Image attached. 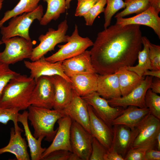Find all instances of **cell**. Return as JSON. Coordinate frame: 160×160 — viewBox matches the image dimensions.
I'll return each mask as SVG.
<instances>
[{
  "label": "cell",
  "mask_w": 160,
  "mask_h": 160,
  "mask_svg": "<svg viewBox=\"0 0 160 160\" xmlns=\"http://www.w3.org/2000/svg\"><path fill=\"white\" fill-rule=\"evenodd\" d=\"M140 25L115 24L98 33L90 51L92 64L97 73H115L133 66L142 46Z\"/></svg>",
  "instance_id": "6da1fadb"
},
{
  "label": "cell",
  "mask_w": 160,
  "mask_h": 160,
  "mask_svg": "<svg viewBox=\"0 0 160 160\" xmlns=\"http://www.w3.org/2000/svg\"><path fill=\"white\" fill-rule=\"evenodd\" d=\"M36 84L30 76L20 74L11 79L5 87L0 107L25 110L30 105L29 100Z\"/></svg>",
  "instance_id": "7a4b0ae2"
},
{
  "label": "cell",
  "mask_w": 160,
  "mask_h": 160,
  "mask_svg": "<svg viewBox=\"0 0 160 160\" xmlns=\"http://www.w3.org/2000/svg\"><path fill=\"white\" fill-rule=\"evenodd\" d=\"M28 109V119L34 129L33 135L37 139L43 137L47 141H52L57 130V129L55 130L54 129L55 123L65 116L62 111L32 105H30Z\"/></svg>",
  "instance_id": "3957f363"
},
{
  "label": "cell",
  "mask_w": 160,
  "mask_h": 160,
  "mask_svg": "<svg viewBox=\"0 0 160 160\" xmlns=\"http://www.w3.org/2000/svg\"><path fill=\"white\" fill-rule=\"evenodd\" d=\"M43 15V6L39 5L32 12L12 17L7 26L3 25L0 28L2 39L18 36L31 40L29 33L30 26L35 20L40 22Z\"/></svg>",
  "instance_id": "277c9868"
},
{
  "label": "cell",
  "mask_w": 160,
  "mask_h": 160,
  "mask_svg": "<svg viewBox=\"0 0 160 160\" xmlns=\"http://www.w3.org/2000/svg\"><path fill=\"white\" fill-rule=\"evenodd\" d=\"M1 41L5 47L4 51L0 52V63L9 65L30 59L34 44L31 40L16 36Z\"/></svg>",
  "instance_id": "5b68a950"
},
{
  "label": "cell",
  "mask_w": 160,
  "mask_h": 160,
  "mask_svg": "<svg viewBox=\"0 0 160 160\" xmlns=\"http://www.w3.org/2000/svg\"><path fill=\"white\" fill-rule=\"evenodd\" d=\"M68 28L67 21L65 19L58 25L57 30L50 28L45 34L40 35L38 38L40 43L33 48L31 60L33 61L39 59L48 52L54 50L57 44L67 42L70 36L66 35Z\"/></svg>",
  "instance_id": "8992f818"
},
{
  "label": "cell",
  "mask_w": 160,
  "mask_h": 160,
  "mask_svg": "<svg viewBox=\"0 0 160 160\" xmlns=\"http://www.w3.org/2000/svg\"><path fill=\"white\" fill-rule=\"evenodd\" d=\"M93 44V42L89 38L83 37L79 35L78 26L75 24L74 30L67 43L58 45L59 50L45 57V59L52 63L63 61L81 54Z\"/></svg>",
  "instance_id": "52a82bcc"
},
{
  "label": "cell",
  "mask_w": 160,
  "mask_h": 160,
  "mask_svg": "<svg viewBox=\"0 0 160 160\" xmlns=\"http://www.w3.org/2000/svg\"><path fill=\"white\" fill-rule=\"evenodd\" d=\"M137 127L138 133L132 148L156 149L157 137L160 132V119L150 113Z\"/></svg>",
  "instance_id": "ba28073f"
},
{
  "label": "cell",
  "mask_w": 160,
  "mask_h": 160,
  "mask_svg": "<svg viewBox=\"0 0 160 160\" xmlns=\"http://www.w3.org/2000/svg\"><path fill=\"white\" fill-rule=\"evenodd\" d=\"M93 137L82 126L72 120L70 141L72 152L81 160H89L92 151Z\"/></svg>",
  "instance_id": "9c48e42d"
},
{
  "label": "cell",
  "mask_w": 160,
  "mask_h": 160,
  "mask_svg": "<svg viewBox=\"0 0 160 160\" xmlns=\"http://www.w3.org/2000/svg\"><path fill=\"white\" fill-rule=\"evenodd\" d=\"M35 81L36 84L29 100L30 105L52 109L54 88L51 76H41Z\"/></svg>",
  "instance_id": "30bf717a"
},
{
  "label": "cell",
  "mask_w": 160,
  "mask_h": 160,
  "mask_svg": "<svg viewBox=\"0 0 160 160\" xmlns=\"http://www.w3.org/2000/svg\"><path fill=\"white\" fill-rule=\"evenodd\" d=\"M81 97L91 106L97 116L111 128L113 121L121 113L124 109L120 107L111 106L108 100L100 96L96 92Z\"/></svg>",
  "instance_id": "8fae6325"
},
{
  "label": "cell",
  "mask_w": 160,
  "mask_h": 160,
  "mask_svg": "<svg viewBox=\"0 0 160 160\" xmlns=\"http://www.w3.org/2000/svg\"><path fill=\"white\" fill-rule=\"evenodd\" d=\"M153 77L147 76L141 83L127 95L123 96L108 100L109 105L113 107L126 108L134 106L140 108H147L145 96L153 80Z\"/></svg>",
  "instance_id": "7c38bea8"
},
{
  "label": "cell",
  "mask_w": 160,
  "mask_h": 160,
  "mask_svg": "<svg viewBox=\"0 0 160 160\" xmlns=\"http://www.w3.org/2000/svg\"><path fill=\"white\" fill-rule=\"evenodd\" d=\"M62 111L65 116H69L72 120L80 124L90 133L87 104L73 88L72 99Z\"/></svg>",
  "instance_id": "4fadbf2b"
},
{
  "label": "cell",
  "mask_w": 160,
  "mask_h": 160,
  "mask_svg": "<svg viewBox=\"0 0 160 160\" xmlns=\"http://www.w3.org/2000/svg\"><path fill=\"white\" fill-rule=\"evenodd\" d=\"M62 61L54 63L49 62L43 56L33 61L25 60V66L30 71L31 78L36 80L43 76H51L55 75L60 76L71 83L70 78L64 73L62 66Z\"/></svg>",
  "instance_id": "5bb4252c"
},
{
  "label": "cell",
  "mask_w": 160,
  "mask_h": 160,
  "mask_svg": "<svg viewBox=\"0 0 160 160\" xmlns=\"http://www.w3.org/2000/svg\"><path fill=\"white\" fill-rule=\"evenodd\" d=\"M112 129L113 137L110 148L116 151L124 158L132 147L138 133V128L131 129L123 125H114Z\"/></svg>",
  "instance_id": "9a60e30c"
},
{
  "label": "cell",
  "mask_w": 160,
  "mask_h": 160,
  "mask_svg": "<svg viewBox=\"0 0 160 160\" xmlns=\"http://www.w3.org/2000/svg\"><path fill=\"white\" fill-rule=\"evenodd\" d=\"M72 120L66 116L59 119L56 134L51 145L42 154L43 160L51 152L57 150H64L72 152L70 141V130Z\"/></svg>",
  "instance_id": "2e32d148"
},
{
  "label": "cell",
  "mask_w": 160,
  "mask_h": 160,
  "mask_svg": "<svg viewBox=\"0 0 160 160\" xmlns=\"http://www.w3.org/2000/svg\"><path fill=\"white\" fill-rule=\"evenodd\" d=\"M62 66L64 73L69 78L76 74L97 73L92 63L89 50H86L76 56L63 61Z\"/></svg>",
  "instance_id": "e0dca14e"
},
{
  "label": "cell",
  "mask_w": 160,
  "mask_h": 160,
  "mask_svg": "<svg viewBox=\"0 0 160 160\" xmlns=\"http://www.w3.org/2000/svg\"><path fill=\"white\" fill-rule=\"evenodd\" d=\"M153 8L150 6L145 11L128 18H117L116 24L121 26L144 25L152 28L160 39V18Z\"/></svg>",
  "instance_id": "ac0fdd59"
},
{
  "label": "cell",
  "mask_w": 160,
  "mask_h": 160,
  "mask_svg": "<svg viewBox=\"0 0 160 160\" xmlns=\"http://www.w3.org/2000/svg\"><path fill=\"white\" fill-rule=\"evenodd\" d=\"M51 77L54 88L53 108L62 111L72 99L73 86L71 82L60 76Z\"/></svg>",
  "instance_id": "d6986e66"
},
{
  "label": "cell",
  "mask_w": 160,
  "mask_h": 160,
  "mask_svg": "<svg viewBox=\"0 0 160 160\" xmlns=\"http://www.w3.org/2000/svg\"><path fill=\"white\" fill-rule=\"evenodd\" d=\"M87 106L89 116L90 134L108 149L111 146L113 137L112 127H109L98 117L90 105L87 104Z\"/></svg>",
  "instance_id": "ffe728a7"
},
{
  "label": "cell",
  "mask_w": 160,
  "mask_h": 160,
  "mask_svg": "<svg viewBox=\"0 0 160 160\" xmlns=\"http://www.w3.org/2000/svg\"><path fill=\"white\" fill-rule=\"evenodd\" d=\"M23 131L18 126L10 128V138L8 144L0 148V155L5 153L14 154L17 160H29V155L25 138L21 136Z\"/></svg>",
  "instance_id": "44dd1931"
},
{
  "label": "cell",
  "mask_w": 160,
  "mask_h": 160,
  "mask_svg": "<svg viewBox=\"0 0 160 160\" xmlns=\"http://www.w3.org/2000/svg\"><path fill=\"white\" fill-rule=\"evenodd\" d=\"M113 121L112 125H121L131 129L137 127L150 113L147 108L129 106Z\"/></svg>",
  "instance_id": "7402d4cb"
},
{
  "label": "cell",
  "mask_w": 160,
  "mask_h": 160,
  "mask_svg": "<svg viewBox=\"0 0 160 160\" xmlns=\"http://www.w3.org/2000/svg\"><path fill=\"white\" fill-rule=\"evenodd\" d=\"M96 92L107 100L121 96L117 73L99 74Z\"/></svg>",
  "instance_id": "603a6c76"
},
{
  "label": "cell",
  "mask_w": 160,
  "mask_h": 160,
  "mask_svg": "<svg viewBox=\"0 0 160 160\" xmlns=\"http://www.w3.org/2000/svg\"><path fill=\"white\" fill-rule=\"evenodd\" d=\"M28 111H25L22 113H18L17 117L18 122L23 125L25 131V135L29 148L31 159L32 160H43L42 154L46 148L41 147L43 137L37 139L33 135L29 129L28 123Z\"/></svg>",
  "instance_id": "cb8c5ba5"
},
{
  "label": "cell",
  "mask_w": 160,
  "mask_h": 160,
  "mask_svg": "<svg viewBox=\"0 0 160 160\" xmlns=\"http://www.w3.org/2000/svg\"><path fill=\"white\" fill-rule=\"evenodd\" d=\"M99 74L97 73L74 75L70 78L73 88L81 97L96 92Z\"/></svg>",
  "instance_id": "d4e9b609"
},
{
  "label": "cell",
  "mask_w": 160,
  "mask_h": 160,
  "mask_svg": "<svg viewBox=\"0 0 160 160\" xmlns=\"http://www.w3.org/2000/svg\"><path fill=\"white\" fill-rule=\"evenodd\" d=\"M116 73L119 78L121 96L131 92L138 86L144 79L143 76H139L135 72L125 68L120 69Z\"/></svg>",
  "instance_id": "484cf974"
},
{
  "label": "cell",
  "mask_w": 160,
  "mask_h": 160,
  "mask_svg": "<svg viewBox=\"0 0 160 160\" xmlns=\"http://www.w3.org/2000/svg\"><path fill=\"white\" fill-rule=\"evenodd\" d=\"M43 0L47 3V8L40 21L41 25H46L52 20H56L67 9L66 0Z\"/></svg>",
  "instance_id": "4316f807"
},
{
  "label": "cell",
  "mask_w": 160,
  "mask_h": 160,
  "mask_svg": "<svg viewBox=\"0 0 160 160\" xmlns=\"http://www.w3.org/2000/svg\"><path fill=\"white\" fill-rule=\"evenodd\" d=\"M143 48L138 53V64L135 66L125 67L127 70L133 71L140 77L143 76L144 72L147 70H152L149 54L148 41L149 40L145 36L142 38Z\"/></svg>",
  "instance_id": "83f0119b"
},
{
  "label": "cell",
  "mask_w": 160,
  "mask_h": 160,
  "mask_svg": "<svg viewBox=\"0 0 160 160\" xmlns=\"http://www.w3.org/2000/svg\"><path fill=\"white\" fill-rule=\"evenodd\" d=\"M41 0H20L12 10H8L0 20V28L7 21L12 17L24 13L29 12L35 10L38 7Z\"/></svg>",
  "instance_id": "f1b7e54d"
},
{
  "label": "cell",
  "mask_w": 160,
  "mask_h": 160,
  "mask_svg": "<svg viewBox=\"0 0 160 160\" xmlns=\"http://www.w3.org/2000/svg\"><path fill=\"white\" fill-rule=\"evenodd\" d=\"M124 2V9L116 14L115 16V18L124 17L133 14H139L150 6L148 0H125Z\"/></svg>",
  "instance_id": "f546056e"
},
{
  "label": "cell",
  "mask_w": 160,
  "mask_h": 160,
  "mask_svg": "<svg viewBox=\"0 0 160 160\" xmlns=\"http://www.w3.org/2000/svg\"><path fill=\"white\" fill-rule=\"evenodd\" d=\"M106 7L104 12V29L110 25L113 16L120 9L125 8V4L123 0H106Z\"/></svg>",
  "instance_id": "4dcf8cb0"
},
{
  "label": "cell",
  "mask_w": 160,
  "mask_h": 160,
  "mask_svg": "<svg viewBox=\"0 0 160 160\" xmlns=\"http://www.w3.org/2000/svg\"><path fill=\"white\" fill-rule=\"evenodd\" d=\"M145 103L150 113L160 119V96L149 89L145 95Z\"/></svg>",
  "instance_id": "1f68e13d"
},
{
  "label": "cell",
  "mask_w": 160,
  "mask_h": 160,
  "mask_svg": "<svg viewBox=\"0 0 160 160\" xmlns=\"http://www.w3.org/2000/svg\"><path fill=\"white\" fill-rule=\"evenodd\" d=\"M9 65L0 63V101L5 86L11 79L20 74L11 70Z\"/></svg>",
  "instance_id": "d6a6232c"
},
{
  "label": "cell",
  "mask_w": 160,
  "mask_h": 160,
  "mask_svg": "<svg viewBox=\"0 0 160 160\" xmlns=\"http://www.w3.org/2000/svg\"><path fill=\"white\" fill-rule=\"evenodd\" d=\"M106 0H98L88 12L83 16L87 26H92L96 17L101 13L104 12Z\"/></svg>",
  "instance_id": "836d02e7"
},
{
  "label": "cell",
  "mask_w": 160,
  "mask_h": 160,
  "mask_svg": "<svg viewBox=\"0 0 160 160\" xmlns=\"http://www.w3.org/2000/svg\"><path fill=\"white\" fill-rule=\"evenodd\" d=\"M19 110L17 108H9L0 107V123L7 124L12 121L14 127L18 126L17 117Z\"/></svg>",
  "instance_id": "e575fe53"
},
{
  "label": "cell",
  "mask_w": 160,
  "mask_h": 160,
  "mask_svg": "<svg viewBox=\"0 0 160 160\" xmlns=\"http://www.w3.org/2000/svg\"><path fill=\"white\" fill-rule=\"evenodd\" d=\"M149 54L152 70H160V46L148 41Z\"/></svg>",
  "instance_id": "d590c367"
},
{
  "label": "cell",
  "mask_w": 160,
  "mask_h": 160,
  "mask_svg": "<svg viewBox=\"0 0 160 160\" xmlns=\"http://www.w3.org/2000/svg\"><path fill=\"white\" fill-rule=\"evenodd\" d=\"M108 149L93 137L92 142V151L89 160H104Z\"/></svg>",
  "instance_id": "8d00e7d4"
},
{
  "label": "cell",
  "mask_w": 160,
  "mask_h": 160,
  "mask_svg": "<svg viewBox=\"0 0 160 160\" xmlns=\"http://www.w3.org/2000/svg\"><path fill=\"white\" fill-rule=\"evenodd\" d=\"M77 5L75 13L76 17H83L98 0H77Z\"/></svg>",
  "instance_id": "74e56055"
},
{
  "label": "cell",
  "mask_w": 160,
  "mask_h": 160,
  "mask_svg": "<svg viewBox=\"0 0 160 160\" xmlns=\"http://www.w3.org/2000/svg\"><path fill=\"white\" fill-rule=\"evenodd\" d=\"M148 149L142 147L131 148L127 152L124 160H145V153Z\"/></svg>",
  "instance_id": "f35d334b"
},
{
  "label": "cell",
  "mask_w": 160,
  "mask_h": 160,
  "mask_svg": "<svg viewBox=\"0 0 160 160\" xmlns=\"http://www.w3.org/2000/svg\"><path fill=\"white\" fill-rule=\"evenodd\" d=\"M72 152L64 150L54 151L44 158V160H69Z\"/></svg>",
  "instance_id": "ab89813d"
},
{
  "label": "cell",
  "mask_w": 160,
  "mask_h": 160,
  "mask_svg": "<svg viewBox=\"0 0 160 160\" xmlns=\"http://www.w3.org/2000/svg\"><path fill=\"white\" fill-rule=\"evenodd\" d=\"M160 151L155 148L148 149L146 151L145 160H160Z\"/></svg>",
  "instance_id": "60d3db41"
},
{
  "label": "cell",
  "mask_w": 160,
  "mask_h": 160,
  "mask_svg": "<svg viewBox=\"0 0 160 160\" xmlns=\"http://www.w3.org/2000/svg\"><path fill=\"white\" fill-rule=\"evenodd\" d=\"M104 160H124V158L117 151L110 148L108 149Z\"/></svg>",
  "instance_id": "b9f144b4"
},
{
  "label": "cell",
  "mask_w": 160,
  "mask_h": 160,
  "mask_svg": "<svg viewBox=\"0 0 160 160\" xmlns=\"http://www.w3.org/2000/svg\"><path fill=\"white\" fill-rule=\"evenodd\" d=\"M152 80L150 88L153 92L156 94L160 93V78L155 77Z\"/></svg>",
  "instance_id": "7bdbcfd3"
},
{
  "label": "cell",
  "mask_w": 160,
  "mask_h": 160,
  "mask_svg": "<svg viewBox=\"0 0 160 160\" xmlns=\"http://www.w3.org/2000/svg\"><path fill=\"white\" fill-rule=\"evenodd\" d=\"M148 70L145 71L143 73V76H150L160 78V70Z\"/></svg>",
  "instance_id": "ee69618b"
},
{
  "label": "cell",
  "mask_w": 160,
  "mask_h": 160,
  "mask_svg": "<svg viewBox=\"0 0 160 160\" xmlns=\"http://www.w3.org/2000/svg\"><path fill=\"white\" fill-rule=\"evenodd\" d=\"M150 6L154 9L158 14L160 12V0H148Z\"/></svg>",
  "instance_id": "f6af8a7d"
},
{
  "label": "cell",
  "mask_w": 160,
  "mask_h": 160,
  "mask_svg": "<svg viewBox=\"0 0 160 160\" xmlns=\"http://www.w3.org/2000/svg\"><path fill=\"white\" fill-rule=\"evenodd\" d=\"M69 160H81V159L77 155L72 152L70 155Z\"/></svg>",
  "instance_id": "bcb514c9"
},
{
  "label": "cell",
  "mask_w": 160,
  "mask_h": 160,
  "mask_svg": "<svg viewBox=\"0 0 160 160\" xmlns=\"http://www.w3.org/2000/svg\"><path fill=\"white\" fill-rule=\"evenodd\" d=\"M156 149L160 151V132L158 133L157 137Z\"/></svg>",
  "instance_id": "7dc6e473"
},
{
  "label": "cell",
  "mask_w": 160,
  "mask_h": 160,
  "mask_svg": "<svg viewBox=\"0 0 160 160\" xmlns=\"http://www.w3.org/2000/svg\"><path fill=\"white\" fill-rule=\"evenodd\" d=\"M72 0H66V4L67 9L70 8V3Z\"/></svg>",
  "instance_id": "c3c4849f"
},
{
  "label": "cell",
  "mask_w": 160,
  "mask_h": 160,
  "mask_svg": "<svg viewBox=\"0 0 160 160\" xmlns=\"http://www.w3.org/2000/svg\"><path fill=\"white\" fill-rule=\"evenodd\" d=\"M3 2L1 0H0V10L1 9L3 4Z\"/></svg>",
  "instance_id": "681fc988"
},
{
  "label": "cell",
  "mask_w": 160,
  "mask_h": 160,
  "mask_svg": "<svg viewBox=\"0 0 160 160\" xmlns=\"http://www.w3.org/2000/svg\"><path fill=\"white\" fill-rule=\"evenodd\" d=\"M3 43V42L1 40L0 41V45L1 44H2Z\"/></svg>",
  "instance_id": "f907efd6"
},
{
  "label": "cell",
  "mask_w": 160,
  "mask_h": 160,
  "mask_svg": "<svg viewBox=\"0 0 160 160\" xmlns=\"http://www.w3.org/2000/svg\"><path fill=\"white\" fill-rule=\"evenodd\" d=\"M2 1H4V0H1Z\"/></svg>",
  "instance_id": "816d5d0a"
}]
</instances>
